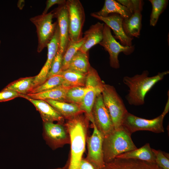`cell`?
Instances as JSON below:
<instances>
[{
  "instance_id": "cb8c5ba5",
  "label": "cell",
  "mask_w": 169,
  "mask_h": 169,
  "mask_svg": "<svg viewBox=\"0 0 169 169\" xmlns=\"http://www.w3.org/2000/svg\"><path fill=\"white\" fill-rule=\"evenodd\" d=\"M90 67L89 52L84 53L79 50L71 59L68 69L86 74Z\"/></svg>"
},
{
  "instance_id": "f1b7e54d",
  "label": "cell",
  "mask_w": 169,
  "mask_h": 169,
  "mask_svg": "<svg viewBox=\"0 0 169 169\" xmlns=\"http://www.w3.org/2000/svg\"><path fill=\"white\" fill-rule=\"evenodd\" d=\"M64 82V79L60 75L52 76L42 84L34 88L29 93H38L53 89L63 85Z\"/></svg>"
},
{
  "instance_id": "d4e9b609",
  "label": "cell",
  "mask_w": 169,
  "mask_h": 169,
  "mask_svg": "<svg viewBox=\"0 0 169 169\" xmlns=\"http://www.w3.org/2000/svg\"><path fill=\"white\" fill-rule=\"evenodd\" d=\"M35 76L21 78L11 83L2 90H10L20 94L26 95L33 89Z\"/></svg>"
},
{
  "instance_id": "4316f807",
  "label": "cell",
  "mask_w": 169,
  "mask_h": 169,
  "mask_svg": "<svg viewBox=\"0 0 169 169\" xmlns=\"http://www.w3.org/2000/svg\"><path fill=\"white\" fill-rule=\"evenodd\" d=\"M84 41V39L83 37L81 39L77 41H69L63 55L61 71L68 69L71 59L80 49Z\"/></svg>"
},
{
  "instance_id": "5b68a950",
  "label": "cell",
  "mask_w": 169,
  "mask_h": 169,
  "mask_svg": "<svg viewBox=\"0 0 169 169\" xmlns=\"http://www.w3.org/2000/svg\"><path fill=\"white\" fill-rule=\"evenodd\" d=\"M53 11L32 17L30 20L35 26L38 38L37 51L41 52L53 38L57 22L53 23Z\"/></svg>"
},
{
  "instance_id": "7a4b0ae2",
  "label": "cell",
  "mask_w": 169,
  "mask_h": 169,
  "mask_svg": "<svg viewBox=\"0 0 169 169\" xmlns=\"http://www.w3.org/2000/svg\"><path fill=\"white\" fill-rule=\"evenodd\" d=\"M169 73V70L159 72L152 76H149L148 70L133 76H125L123 82L129 88L125 98L131 105L139 106L145 103L146 94L157 83L162 80Z\"/></svg>"
},
{
  "instance_id": "4fadbf2b",
  "label": "cell",
  "mask_w": 169,
  "mask_h": 169,
  "mask_svg": "<svg viewBox=\"0 0 169 169\" xmlns=\"http://www.w3.org/2000/svg\"><path fill=\"white\" fill-rule=\"evenodd\" d=\"M92 17L104 22L115 35L114 37L120 41V44L124 46H132L133 38L127 36L125 33L123 28L122 23L124 18L120 15L112 13L107 17H102L98 16L94 13L91 14Z\"/></svg>"
},
{
  "instance_id": "8992f818",
  "label": "cell",
  "mask_w": 169,
  "mask_h": 169,
  "mask_svg": "<svg viewBox=\"0 0 169 169\" xmlns=\"http://www.w3.org/2000/svg\"><path fill=\"white\" fill-rule=\"evenodd\" d=\"M68 13L69 41H77L81 39L82 30L85 20L83 7L79 0H66Z\"/></svg>"
},
{
  "instance_id": "f35d334b",
  "label": "cell",
  "mask_w": 169,
  "mask_h": 169,
  "mask_svg": "<svg viewBox=\"0 0 169 169\" xmlns=\"http://www.w3.org/2000/svg\"><path fill=\"white\" fill-rule=\"evenodd\" d=\"M25 4L24 0H19L18 2L17 6L18 8L21 10L24 6Z\"/></svg>"
},
{
  "instance_id": "d590c367",
  "label": "cell",
  "mask_w": 169,
  "mask_h": 169,
  "mask_svg": "<svg viewBox=\"0 0 169 169\" xmlns=\"http://www.w3.org/2000/svg\"><path fill=\"white\" fill-rule=\"evenodd\" d=\"M79 169H100L86 158H83L80 161Z\"/></svg>"
},
{
  "instance_id": "ac0fdd59",
  "label": "cell",
  "mask_w": 169,
  "mask_h": 169,
  "mask_svg": "<svg viewBox=\"0 0 169 169\" xmlns=\"http://www.w3.org/2000/svg\"><path fill=\"white\" fill-rule=\"evenodd\" d=\"M51 105L65 120L84 113L76 104L50 99L44 100Z\"/></svg>"
},
{
  "instance_id": "9c48e42d",
  "label": "cell",
  "mask_w": 169,
  "mask_h": 169,
  "mask_svg": "<svg viewBox=\"0 0 169 169\" xmlns=\"http://www.w3.org/2000/svg\"><path fill=\"white\" fill-rule=\"evenodd\" d=\"M64 123L43 122L44 138L53 150L70 144L69 135Z\"/></svg>"
},
{
  "instance_id": "2e32d148",
  "label": "cell",
  "mask_w": 169,
  "mask_h": 169,
  "mask_svg": "<svg viewBox=\"0 0 169 169\" xmlns=\"http://www.w3.org/2000/svg\"><path fill=\"white\" fill-rule=\"evenodd\" d=\"M101 169H161L156 163L132 159L115 158Z\"/></svg>"
},
{
  "instance_id": "d6a6232c",
  "label": "cell",
  "mask_w": 169,
  "mask_h": 169,
  "mask_svg": "<svg viewBox=\"0 0 169 169\" xmlns=\"http://www.w3.org/2000/svg\"><path fill=\"white\" fill-rule=\"evenodd\" d=\"M157 165L161 169H169V154L160 150L151 149Z\"/></svg>"
},
{
  "instance_id": "83f0119b",
  "label": "cell",
  "mask_w": 169,
  "mask_h": 169,
  "mask_svg": "<svg viewBox=\"0 0 169 169\" xmlns=\"http://www.w3.org/2000/svg\"><path fill=\"white\" fill-rule=\"evenodd\" d=\"M104 84L97 71L91 66L86 74L85 87L90 89H96L101 93Z\"/></svg>"
},
{
  "instance_id": "5bb4252c",
  "label": "cell",
  "mask_w": 169,
  "mask_h": 169,
  "mask_svg": "<svg viewBox=\"0 0 169 169\" xmlns=\"http://www.w3.org/2000/svg\"><path fill=\"white\" fill-rule=\"evenodd\" d=\"M65 3L58 5L56 9L53 10L54 18H57L59 29L60 43L59 49L63 54L69 41L68 13Z\"/></svg>"
},
{
  "instance_id": "1f68e13d",
  "label": "cell",
  "mask_w": 169,
  "mask_h": 169,
  "mask_svg": "<svg viewBox=\"0 0 169 169\" xmlns=\"http://www.w3.org/2000/svg\"><path fill=\"white\" fill-rule=\"evenodd\" d=\"M63 55V53L59 49L52 62L46 79L52 76L58 74L61 72Z\"/></svg>"
},
{
  "instance_id": "3957f363",
  "label": "cell",
  "mask_w": 169,
  "mask_h": 169,
  "mask_svg": "<svg viewBox=\"0 0 169 169\" xmlns=\"http://www.w3.org/2000/svg\"><path fill=\"white\" fill-rule=\"evenodd\" d=\"M131 135L122 126L104 137L103 151L105 163L111 161L120 154L137 148Z\"/></svg>"
},
{
  "instance_id": "f546056e",
  "label": "cell",
  "mask_w": 169,
  "mask_h": 169,
  "mask_svg": "<svg viewBox=\"0 0 169 169\" xmlns=\"http://www.w3.org/2000/svg\"><path fill=\"white\" fill-rule=\"evenodd\" d=\"M152 7V11L150 17V24L152 26L156 25L160 16L167 5V0H150Z\"/></svg>"
},
{
  "instance_id": "484cf974",
  "label": "cell",
  "mask_w": 169,
  "mask_h": 169,
  "mask_svg": "<svg viewBox=\"0 0 169 169\" xmlns=\"http://www.w3.org/2000/svg\"><path fill=\"white\" fill-rule=\"evenodd\" d=\"M100 94L101 93L96 89H92L89 90L79 105L80 109L92 123L93 122L92 114V108L96 96Z\"/></svg>"
},
{
  "instance_id": "60d3db41",
  "label": "cell",
  "mask_w": 169,
  "mask_h": 169,
  "mask_svg": "<svg viewBox=\"0 0 169 169\" xmlns=\"http://www.w3.org/2000/svg\"><path fill=\"white\" fill-rule=\"evenodd\" d=\"M0 43H1V41H0Z\"/></svg>"
},
{
  "instance_id": "7c38bea8",
  "label": "cell",
  "mask_w": 169,
  "mask_h": 169,
  "mask_svg": "<svg viewBox=\"0 0 169 169\" xmlns=\"http://www.w3.org/2000/svg\"><path fill=\"white\" fill-rule=\"evenodd\" d=\"M59 43L60 33L57 23L54 35L47 46L48 54L46 61L39 74L35 76L33 83V89L46 81L52 62L59 49Z\"/></svg>"
},
{
  "instance_id": "ffe728a7",
  "label": "cell",
  "mask_w": 169,
  "mask_h": 169,
  "mask_svg": "<svg viewBox=\"0 0 169 169\" xmlns=\"http://www.w3.org/2000/svg\"><path fill=\"white\" fill-rule=\"evenodd\" d=\"M141 12H136L128 18H124L122 26L124 32L129 37H139L141 28Z\"/></svg>"
},
{
  "instance_id": "836d02e7",
  "label": "cell",
  "mask_w": 169,
  "mask_h": 169,
  "mask_svg": "<svg viewBox=\"0 0 169 169\" xmlns=\"http://www.w3.org/2000/svg\"><path fill=\"white\" fill-rule=\"evenodd\" d=\"M120 3L126 7L132 14L136 12H141L143 1L140 0H118Z\"/></svg>"
},
{
  "instance_id": "44dd1931",
  "label": "cell",
  "mask_w": 169,
  "mask_h": 169,
  "mask_svg": "<svg viewBox=\"0 0 169 169\" xmlns=\"http://www.w3.org/2000/svg\"><path fill=\"white\" fill-rule=\"evenodd\" d=\"M94 13L102 17H107L110 14H117L124 18H129L132 14L126 7L114 0H105L101 9Z\"/></svg>"
},
{
  "instance_id": "277c9868",
  "label": "cell",
  "mask_w": 169,
  "mask_h": 169,
  "mask_svg": "<svg viewBox=\"0 0 169 169\" xmlns=\"http://www.w3.org/2000/svg\"><path fill=\"white\" fill-rule=\"evenodd\" d=\"M104 103L109 113L115 129L122 126L128 112L121 97L113 86L105 84L101 93Z\"/></svg>"
},
{
  "instance_id": "30bf717a",
  "label": "cell",
  "mask_w": 169,
  "mask_h": 169,
  "mask_svg": "<svg viewBox=\"0 0 169 169\" xmlns=\"http://www.w3.org/2000/svg\"><path fill=\"white\" fill-rule=\"evenodd\" d=\"M93 122L104 137L111 133L114 128L109 114L104 103L101 94L95 98L92 110Z\"/></svg>"
},
{
  "instance_id": "ba28073f",
  "label": "cell",
  "mask_w": 169,
  "mask_h": 169,
  "mask_svg": "<svg viewBox=\"0 0 169 169\" xmlns=\"http://www.w3.org/2000/svg\"><path fill=\"white\" fill-rule=\"evenodd\" d=\"M99 44L109 53L110 66L115 69L120 67L118 58L119 54L122 52L125 55H129L135 49L134 45L124 46L118 42L112 35L110 28L105 24H104L103 38Z\"/></svg>"
},
{
  "instance_id": "e575fe53",
  "label": "cell",
  "mask_w": 169,
  "mask_h": 169,
  "mask_svg": "<svg viewBox=\"0 0 169 169\" xmlns=\"http://www.w3.org/2000/svg\"><path fill=\"white\" fill-rule=\"evenodd\" d=\"M21 94L10 90H3L0 92V102H5L20 97Z\"/></svg>"
},
{
  "instance_id": "9a60e30c",
  "label": "cell",
  "mask_w": 169,
  "mask_h": 169,
  "mask_svg": "<svg viewBox=\"0 0 169 169\" xmlns=\"http://www.w3.org/2000/svg\"><path fill=\"white\" fill-rule=\"evenodd\" d=\"M20 97L27 99L33 104L39 112L43 122L56 121L61 124L65 123L64 118L45 100L33 99L25 95L21 94Z\"/></svg>"
},
{
  "instance_id": "52a82bcc",
  "label": "cell",
  "mask_w": 169,
  "mask_h": 169,
  "mask_svg": "<svg viewBox=\"0 0 169 169\" xmlns=\"http://www.w3.org/2000/svg\"><path fill=\"white\" fill-rule=\"evenodd\" d=\"M165 116L162 113L154 119L148 120L128 112L124 119L122 126L131 135L139 131H147L156 133L164 132L163 124Z\"/></svg>"
},
{
  "instance_id": "ab89813d",
  "label": "cell",
  "mask_w": 169,
  "mask_h": 169,
  "mask_svg": "<svg viewBox=\"0 0 169 169\" xmlns=\"http://www.w3.org/2000/svg\"><path fill=\"white\" fill-rule=\"evenodd\" d=\"M64 169L63 168H55V169Z\"/></svg>"
},
{
  "instance_id": "8fae6325",
  "label": "cell",
  "mask_w": 169,
  "mask_h": 169,
  "mask_svg": "<svg viewBox=\"0 0 169 169\" xmlns=\"http://www.w3.org/2000/svg\"><path fill=\"white\" fill-rule=\"evenodd\" d=\"M93 131L92 135L87 137L86 143L88 153L86 158L100 169L105 165L103 151L104 136L92 123Z\"/></svg>"
},
{
  "instance_id": "7402d4cb",
  "label": "cell",
  "mask_w": 169,
  "mask_h": 169,
  "mask_svg": "<svg viewBox=\"0 0 169 169\" xmlns=\"http://www.w3.org/2000/svg\"><path fill=\"white\" fill-rule=\"evenodd\" d=\"M116 158L138 159L156 163L154 155L149 143L139 149L120 154Z\"/></svg>"
},
{
  "instance_id": "d6986e66",
  "label": "cell",
  "mask_w": 169,
  "mask_h": 169,
  "mask_svg": "<svg viewBox=\"0 0 169 169\" xmlns=\"http://www.w3.org/2000/svg\"><path fill=\"white\" fill-rule=\"evenodd\" d=\"M69 89L62 85L44 91L36 93H29L25 95L33 99L44 100L50 99L66 102V94Z\"/></svg>"
},
{
  "instance_id": "6da1fadb",
  "label": "cell",
  "mask_w": 169,
  "mask_h": 169,
  "mask_svg": "<svg viewBox=\"0 0 169 169\" xmlns=\"http://www.w3.org/2000/svg\"><path fill=\"white\" fill-rule=\"evenodd\" d=\"M90 120L84 113L66 120L64 123L69 134L70 154L67 169H79L85 149Z\"/></svg>"
},
{
  "instance_id": "74e56055",
  "label": "cell",
  "mask_w": 169,
  "mask_h": 169,
  "mask_svg": "<svg viewBox=\"0 0 169 169\" xmlns=\"http://www.w3.org/2000/svg\"><path fill=\"white\" fill-rule=\"evenodd\" d=\"M169 97L168 98V101L165 105V109L163 111L162 114L164 115H165L168 113L169 110Z\"/></svg>"
},
{
  "instance_id": "e0dca14e",
  "label": "cell",
  "mask_w": 169,
  "mask_h": 169,
  "mask_svg": "<svg viewBox=\"0 0 169 169\" xmlns=\"http://www.w3.org/2000/svg\"><path fill=\"white\" fill-rule=\"evenodd\" d=\"M104 24L98 22L92 25L84 33V42L79 50L87 53L91 47L99 44L103 38Z\"/></svg>"
},
{
  "instance_id": "603a6c76",
  "label": "cell",
  "mask_w": 169,
  "mask_h": 169,
  "mask_svg": "<svg viewBox=\"0 0 169 169\" xmlns=\"http://www.w3.org/2000/svg\"><path fill=\"white\" fill-rule=\"evenodd\" d=\"M86 74L68 69L61 71L58 74L61 75L64 79L63 85L70 89L75 87H85Z\"/></svg>"
},
{
  "instance_id": "8d00e7d4",
  "label": "cell",
  "mask_w": 169,
  "mask_h": 169,
  "mask_svg": "<svg viewBox=\"0 0 169 169\" xmlns=\"http://www.w3.org/2000/svg\"><path fill=\"white\" fill-rule=\"evenodd\" d=\"M66 0H48L46 2V6L43 12V14H45L47 13L49 9L53 5L58 4V5H61L65 3Z\"/></svg>"
},
{
  "instance_id": "4dcf8cb0",
  "label": "cell",
  "mask_w": 169,
  "mask_h": 169,
  "mask_svg": "<svg viewBox=\"0 0 169 169\" xmlns=\"http://www.w3.org/2000/svg\"><path fill=\"white\" fill-rule=\"evenodd\" d=\"M85 87H75L69 89L66 94V102L79 105L86 92L90 89Z\"/></svg>"
}]
</instances>
